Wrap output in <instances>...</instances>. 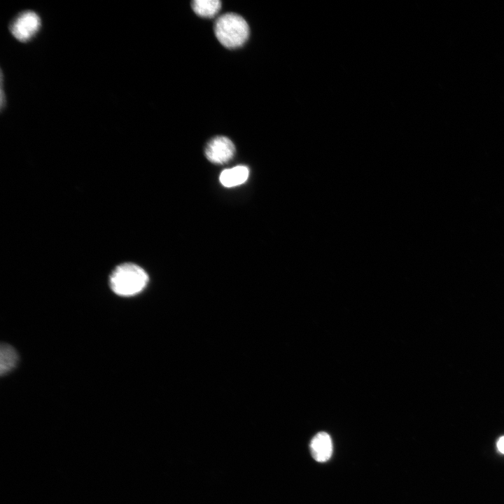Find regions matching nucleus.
<instances>
[{
    "instance_id": "obj_8",
    "label": "nucleus",
    "mask_w": 504,
    "mask_h": 504,
    "mask_svg": "<svg viewBox=\"0 0 504 504\" xmlns=\"http://www.w3.org/2000/svg\"><path fill=\"white\" fill-rule=\"evenodd\" d=\"M191 6L199 16L212 18L220 9L221 2L218 0H195L192 1Z\"/></svg>"
},
{
    "instance_id": "obj_3",
    "label": "nucleus",
    "mask_w": 504,
    "mask_h": 504,
    "mask_svg": "<svg viewBox=\"0 0 504 504\" xmlns=\"http://www.w3.org/2000/svg\"><path fill=\"white\" fill-rule=\"evenodd\" d=\"M41 27L39 15L34 11L26 10L20 13L12 20L9 29L17 40L27 42L38 34Z\"/></svg>"
},
{
    "instance_id": "obj_1",
    "label": "nucleus",
    "mask_w": 504,
    "mask_h": 504,
    "mask_svg": "<svg viewBox=\"0 0 504 504\" xmlns=\"http://www.w3.org/2000/svg\"><path fill=\"white\" fill-rule=\"evenodd\" d=\"M148 282L146 271L134 263H123L117 266L109 278L112 290L120 296H132L141 292Z\"/></svg>"
},
{
    "instance_id": "obj_4",
    "label": "nucleus",
    "mask_w": 504,
    "mask_h": 504,
    "mask_svg": "<svg viewBox=\"0 0 504 504\" xmlns=\"http://www.w3.org/2000/svg\"><path fill=\"white\" fill-rule=\"evenodd\" d=\"M235 147L232 141L226 136H218L206 144L204 153L206 158L215 164H224L234 156Z\"/></svg>"
},
{
    "instance_id": "obj_5",
    "label": "nucleus",
    "mask_w": 504,
    "mask_h": 504,
    "mask_svg": "<svg viewBox=\"0 0 504 504\" xmlns=\"http://www.w3.org/2000/svg\"><path fill=\"white\" fill-rule=\"evenodd\" d=\"M311 454L318 462H326L331 457L332 442L330 436L326 432L316 434L310 442Z\"/></svg>"
},
{
    "instance_id": "obj_2",
    "label": "nucleus",
    "mask_w": 504,
    "mask_h": 504,
    "mask_svg": "<svg viewBox=\"0 0 504 504\" xmlns=\"http://www.w3.org/2000/svg\"><path fill=\"white\" fill-rule=\"evenodd\" d=\"M214 33L223 46L233 49L241 46L246 41L249 35V27L239 15L227 13L216 20Z\"/></svg>"
},
{
    "instance_id": "obj_9",
    "label": "nucleus",
    "mask_w": 504,
    "mask_h": 504,
    "mask_svg": "<svg viewBox=\"0 0 504 504\" xmlns=\"http://www.w3.org/2000/svg\"><path fill=\"white\" fill-rule=\"evenodd\" d=\"M497 448L498 451L504 454V436L500 437L497 442Z\"/></svg>"
},
{
    "instance_id": "obj_7",
    "label": "nucleus",
    "mask_w": 504,
    "mask_h": 504,
    "mask_svg": "<svg viewBox=\"0 0 504 504\" xmlns=\"http://www.w3.org/2000/svg\"><path fill=\"white\" fill-rule=\"evenodd\" d=\"M18 356L15 349L8 344H2L0 348V373L4 375L17 365Z\"/></svg>"
},
{
    "instance_id": "obj_6",
    "label": "nucleus",
    "mask_w": 504,
    "mask_h": 504,
    "mask_svg": "<svg viewBox=\"0 0 504 504\" xmlns=\"http://www.w3.org/2000/svg\"><path fill=\"white\" fill-rule=\"evenodd\" d=\"M249 170L247 167L239 165L223 170L220 175V181L225 187L231 188L244 183L248 178Z\"/></svg>"
}]
</instances>
